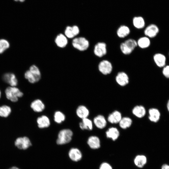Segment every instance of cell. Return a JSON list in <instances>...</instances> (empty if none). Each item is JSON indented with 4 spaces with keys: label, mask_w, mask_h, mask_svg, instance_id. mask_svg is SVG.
I'll use <instances>...</instances> for the list:
<instances>
[{
    "label": "cell",
    "mask_w": 169,
    "mask_h": 169,
    "mask_svg": "<svg viewBox=\"0 0 169 169\" xmlns=\"http://www.w3.org/2000/svg\"><path fill=\"white\" fill-rule=\"evenodd\" d=\"M137 46V41L134 39L129 38L120 44V49L123 54L129 55L132 53Z\"/></svg>",
    "instance_id": "1"
},
{
    "label": "cell",
    "mask_w": 169,
    "mask_h": 169,
    "mask_svg": "<svg viewBox=\"0 0 169 169\" xmlns=\"http://www.w3.org/2000/svg\"><path fill=\"white\" fill-rule=\"evenodd\" d=\"M6 96L8 100L13 102H16L18 98L23 96V93L15 87H8L5 90Z\"/></svg>",
    "instance_id": "2"
},
{
    "label": "cell",
    "mask_w": 169,
    "mask_h": 169,
    "mask_svg": "<svg viewBox=\"0 0 169 169\" xmlns=\"http://www.w3.org/2000/svg\"><path fill=\"white\" fill-rule=\"evenodd\" d=\"M73 135L72 131L69 129H64L61 130L58 134L56 141L57 144L63 145L69 143L72 139Z\"/></svg>",
    "instance_id": "3"
},
{
    "label": "cell",
    "mask_w": 169,
    "mask_h": 169,
    "mask_svg": "<svg viewBox=\"0 0 169 169\" xmlns=\"http://www.w3.org/2000/svg\"><path fill=\"white\" fill-rule=\"evenodd\" d=\"M72 45L75 49L83 51L87 49L89 47L90 43L86 38L80 37L74 38L72 41Z\"/></svg>",
    "instance_id": "4"
},
{
    "label": "cell",
    "mask_w": 169,
    "mask_h": 169,
    "mask_svg": "<svg viewBox=\"0 0 169 169\" xmlns=\"http://www.w3.org/2000/svg\"><path fill=\"white\" fill-rule=\"evenodd\" d=\"M14 145L18 149L25 150L29 148L32 144L29 139L24 136L16 138L14 141Z\"/></svg>",
    "instance_id": "5"
},
{
    "label": "cell",
    "mask_w": 169,
    "mask_h": 169,
    "mask_svg": "<svg viewBox=\"0 0 169 169\" xmlns=\"http://www.w3.org/2000/svg\"><path fill=\"white\" fill-rule=\"evenodd\" d=\"M98 69L101 74L106 75L111 73L113 70V66L110 61L107 60H103L99 63Z\"/></svg>",
    "instance_id": "6"
},
{
    "label": "cell",
    "mask_w": 169,
    "mask_h": 169,
    "mask_svg": "<svg viewBox=\"0 0 169 169\" xmlns=\"http://www.w3.org/2000/svg\"><path fill=\"white\" fill-rule=\"evenodd\" d=\"M107 52L106 44L103 42H99L95 45L94 53L96 56L101 58L106 54Z\"/></svg>",
    "instance_id": "7"
},
{
    "label": "cell",
    "mask_w": 169,
    "mask_h": 169,
    "mask_svg": "<svg viewBox=\"0 0 169 169\" xmlns=\"http://www.w3.org/2000/svg\"><path fill=\"white\" fill-rule=\"evenodd\" d=\"M79 32V29L77 26H67L64 31V35L67 38H72L77 36Z\"/></svg>",
    "instance_id": "8"
},
{
    "label": "cell",
    "mask_w": 169,
    "mask_h": 169,
    "mask_svg": "<svg viewBox=\"0 0 169 169\" xmlns=\"http://www.w3.org/2000/svg\"><path fill=\"white\" fill-rule=\"evenodd\" d=\"M117 83L121 86H124L129 82V78L126 73L124 72H118L115 77Z\"/></svg>",
    "instance_id": "9"
},
{
    "label": "cell",
    "mask_w": 169,
    "mask_h": 169,
    "mask_svg": "<svg viewBox=\"0 0 169 169\" xmlns=\"http://www.w3.org/2000/svg\"><path fill=\"white\" fill-rule=\"evenodd\" d=\"M3 79L11 86L15 87L18 84L17 79L13 73H8L5 74L3 76Z\"/></svg>",
    "instance_id": "10"
},
{
    "label": "cell",
    "mask_w": 169,
    "mask_h": 169,
    "mask_svg": "<svg viewBox=\"0 0 169 169\" xmlns=\"http://www.w3.org/2000/svg\"><path fill=\"white\" fill-rule=\"evenodd\" d=\"M158 31L157 27L155 24H151L146 27L144 30V33L146 36L152 38L156 35Z\"/></svg>",
    "instance_id": "11"
},
{
    "label": "cell",
    "mask_w": 169,
    "mask_h": 169,
    "mask_svg": "<svg viewBox=\"0 0 169 169\" xmlns=\"http://www.w3.org/2000/svg\"><path fill=\"white\" fill-rule=\"evenodd\" d=\"M55 42L57 46L60 48H64L67 45L68 40L64 34L59 33L56 37Z\"/></svg>",
    "instance_id": "12"
},
{
    "label": "cell",
    "mask_w": 169,
    "mask_h": 169,
    "mask_svg": "<svg viewBox=\"0 0 169 169\" xmlns=\"http://www.w3.org/2000/svg\"><path fill=\"white\" fill-rule=\"evenodd\" d=\"M93 122L95 126L100 129L105 127L107 122L105 117L102 115H99L94 119Z\"/></svg>",
    "instance_id": "13"
},
{
    "label": "cell",
    "mask_w": 169,
    "mask_h": 169,
    "mask_svg": "<svg viewBox=\"0 0 169 169\" xmlns=\"http://www.w3.org/2000/svg\"><path fill=\"white\" fill-rule=\"evenodd\" d=\"M122 118L121 114L120 112L117 110H115L109 115L107 120L111 124H117L119 123Z\"/></svg>",
    "instance_id": "14"
},
{
    "label": "cell",
    "mask_w": 169,
    "mask_h": 169,
    "mask_svg": "<svg viewBox=\"0 0 169 169\" xmlns=\"http://www.w3.org/2000/svg\"><path fill=\"white\" fill-rule=\"evenodd\" d=\"M30 106L34 111L37 112L42 111L45 107L44 104L39 99H37L33 101L31 104Z\"/></svg>",
    "instance_id": "15"
},
{
    "label": "cell",
    "mask_w": 169,
    "mask_h": 169,
    "mask_svg": "<svg viewBox=\"0 0 169 169\" xmlns=\"http://www.w3.org/2000/svg\"><path fill=\"white\" fill-rule=\"evenodd\" d=\"M38 126L40 128H44L49 127L50 122L49 118L45 115L38 117L37 120Z\"/></svg>",
    "instance_id": "16"
},
{
    "label": "cell",
    "mask_w": 169,
    "mask_h": 169,
    "mask_svg": "<svg viewBox=\"0 0 169 169\" xmlns=\"http://www.w3.org/2000/svg\"><path fill=\"white\" fill-rule=\"evenodd\" d=\"M69 155L70 159L75 161H79L82 157L81 151L78 149L76 148L71 149L69 151Z\"/></svg>",
    "instance_id": "17"
},
{
    "label": "cell",
    "mask_w": 169,
    "mask_h": 169,
    "mask_svg": "<svg viewBox=\"0 0 169 169\" xmlns=\"http://www.w3.org/2000/svg\"><path fill=\"white\" fill-rule=\"evenodd\" d=\"M106 137L115 141L118 139L120 135L118 129L115 127H111L108 129L106 132Z\"/></svg>",
    "instance_id": "18"
},
{
    "label": "cell",
    "mask_w": 169,
    "mask_h": 169,
    "mask_svg": "<svg viewBox=\"0 0 169 169\" xmlns=\"http://www.w3.org/2000/svg\"><path fill=\"white\" fill-rule=\"evenodd\" d=\"M130 33L129 27L125 25L120 26L116 31V34L120 38H123L127 36Z\"/></svg>",
    "instance_id": "19"
},
{
    "label": "cell",
    "mask_w": 169,
    "mask_h": 169,
    "mask_svg": "<svg viewBox=\"0 0 169 169\" xmlns=\"http://www.w3.org/2000/svg\"><path fill=\"white\" fill-rule=\"evenodd\" d=\"M76 114L78 117L82 119L87 118L89 114V111L86 106L81 105L77 108Z\"/></svg>",
    "instance_id": "20"
},
{
    "label": "cell",
    "mask_w": 169,
    "mask_h": 169,
    "mask_svg": "<svg viewBox=\"0 0 169 169\" xmlns=\"http://www.w3.org/2000/svg\"><path fill=\"white\" fill-rule=\"evenodd\" d=\"M89 146L93 149H97L100 147V141L99 138L95 136L90 137L87 141Z\"/></svg>",
    "instance_id": "21"
},
{
    "label": "cell",
    "mask_w": 169,
    "mask_h": 169,
    "mask_svg": "<svg viewBox=\"0 0 169 169\" xmlns=\"http://www.w3.org/2000/svg\"><path fill=\"white\" fill-rule=\"evenodd\" d=\"M133 114L138 118L143 117L146 113V110L144 106L142 105H136L132 109Z\"/></svg>",
    "instance_id": "22"
},
{
    "label": "cell",
    "mask_w": 169,
    "mask_h": 169,
    "mask_svg": "<svg viewBox=\"0 0 169 169\" xmlns=\"http://www.w3.org/2000/svg\"><path fill=\"white\" fill-rule=\"evenodd\" d=\"M132 23L134 26L138 29L143 28L145 27V24L144 18L140 16L134 17L132 20Z\"/></svg>",
    "instance_id": "23"
},
{
    "label": "cell",
    "mask_w": 169,
    "mask_h": 169,
    "mask_svg": "<svg viewBox=\"0 0 169 169\" xmlns=\"http://www.w3.org/2000/svg\"><path fill=\"white\" fill-rule=\"evenodd\" d=\"M149 116L148 118L151 121L156 122L160 118V113L158 110L155 108H151L149 110Z\"/></svg>",
    "instance_id": "24"
},
{
    "label": "cell",
    "mask_w": 169,
    "mask_h": 169,
    "mask_svg": "<svg viewBox=\"0 0 169 169\" xmlns=\"http://www.w3.org/2000/svg\"><path fill=\"white\" fill-rule=\"evenodd\" d=\"M79 126L82 130H91L93 129L92 121L87 118L82 119L79 123Z\"/></svg>",
    "instance_id": "25"
},
{
    "label": "cell",
    "mask_w": 169,
    "mask_h": 169,
    "mask_svg": "<svg viewBox=\"0 0 169 169\" xmlns=\"http://www.w3.org/2000/svg\"><path fill=\"white\" fill-rule=\"evenodd\" d=\"M136 41L137 46L142 49L148 47L150 44V41L146 36L141 37Z\"/></svg>",
    "instance_id": "26"
},
{
    "label": "cell",
    "mask_w": 169,
    "mask_h": 169,
    "mask_svg": "<svg viewBox=\"0 0 169 169\" xmlns=\"http://www.w3.org/2000/svg\"><path fill=\"white\" fill-rule=\"evenodd\" d=\"M135 165L140 168L143 167L147 162V158L143 155H138L137 156L134 160Z\"/></svg>",
    "instance_id": "27"
},
{
    "label": "cell",
    "mask_w": 169,
    "mask_h": 169,
    "mask_svg": "<svg viewBox=\"0 0 169 169\" xmlns=\"http://www.w3.org/2000/svg\"><path fill=\"white\" fill-rule=\"evenodd\" d=\"M154 60L156 64L159 67L164 66L165 64L166 58L162 54H157L154 56Z\"/></svg>",
    "instance_id": "28"
},
{
    "label": "cell",
    "mask_w": 169,
    "mask_h": 169,
    "mask_svg": "<svg viewBox=\"0 0 169 169\" xmlns=\"http://www.w3.org/2000/svg\"><path fill=\"white\" fill-rule=\"evenodd\" d=\"M132 122L131 118L125 117L121 118L119 123L120 127L123 129H126L131 126Z\"/></svg>",
    "instance_id": "29"
},
{
    "label": "cell",
    "mask_w": 169,
    "mask_h": 169,
    "mask_svg": "<svg viewBox=\"0 0 169 169\" xmlns=\"http://www.w3.org/2000/svg\"><path fill=\"white\" fill-rule=\"evenodd\" d=\"M35 78L37 82L38 81L41 77V74L38 67L35 65H31L29 68V70Z\"/></svg>",
    "instance_id": "30"
},
{
    "label": "cell",
    "mask_w": 169,
    "mask_h": 169,
    "mask_svg": "<svg viewBox=\"0 0 169 169\" xmlns=\"http://www.w3.org/2000/svg\"><path fill=\"white\" fill-rule=\"evenodd\" d=\"M11 112V108L6 105L0 106V116L4 117H8Z\"/></svg>",
    "instance_id": "31"
},
{
    "label": "cell",
    "mask_w": 169,
    "mask_h": 169,
    "mask_svg": "<svg viewBox=\"0 0 169 169\" xmlns=\"http://www.w3.org/2000/svg\"><path fill=\"white\" fill-rule=\"evenodd\" d=\"M65 119V115L60 111L55 112L54 115V120L56 123L60 124L64 121Z\"/></svg>",
    "instance_id": "32"
},
{
    "label": "cell",
    "mask_w": 169,
    "mask_h": 169,
    "mask_svg": "<svg viewBox=\"0 0 169 169\" xmlns=\"http://www.w3.org/2000/svg\"><path fill=\"white\" fill-rule=\"evenodd\" d=\"M10 44L9 42L4 39H0V54L3 53L9 48Z\"/></svg>",
    "instance_id": "33"
},
{
    "label": "cell",
    "mask_w": 169,
    "mask_h": 169,
    "mask_svg": "<svg viewBox=\"0 0 169 169\" xmlns=\"http://www.w3.org/2000/svg\"><path fill=\"white\" fill-rule=\"evenodd\" d=\"M24 77L31 83L33 84L37 82L35 78L29 70L25 72Z\"/></svg>",
    "instance_id": "34"
},
{
    "label": "cell",
    "mask_w": 169,
    "mask_h": 169,
    "mask_svg": "<svg viewBox=\"0 0 169 169\" xmlns=\"http://www.w3.org/2000/svg\"><path fill=\"white\" fill-rule=\"evenodd\" d=\"M99 169H112V168L109 164L104 162L100 165Z\"/></svg>",
    "instance_id": "35"
},
{
    "label": "cell",
    "mask_w": 169,
    "mask_h": 169,
    "mask_svg": "<svg viewBox=\"0 0 169 169\" xmlns=\"http://www.w3.org/2000/svg\"><path fill=\"white\" fill-rule=\"evenodd\" d=\"M163 73L165 77L169 78V66H167L164 68Z\"/></svg>",
    "instance_id": "36"
},
{
    "label": "cell",
    "mask_w": 169,
    "mask_h": 169,
    "mask_svg": "<svg viewBox=\"0 0 169 169\" xmlns=\"http://www.w3.org/2000/svg\"><path fill=\"white\" fill-rule=\"evenodd\" d=\"M161 169H169V165L167 164H164L162 165Z\"/></svg>",
    "instance_id": "37"
},
{
    "label": "cell",
    "mask_w": 169,
    "mask_h": 169,
    "mask_svg": "<svg viewBox=\"0 0 169 169\" xmlns=\"http://www.w3.org/2000/svg\"><path fill=\"white\" fill-rule=\"evenodd\" d=\"M8 169H20L16 166H13L10 167V168H8Z\"/></svg>",
    "instance_id": "38"
},
{
    "label": "cell",
    "mask_w": 169,
    "mask_h": 169,
    "mask_svg": "<svg viewBox=\"0 0 169 169\" xmlns=\"http://www.w3.org/2000/svg\"><path fill=\"white\" fill-rule=\"evenodd\" d=\"M15 1H19L21 2H23L25 1V0H14Z\"/></svg>",
    "instance_id": "39"
},
{
    "label": "cell",
    "mask_w": 169,
    "mask_h": 169,
    "mask_svg": "<svg viewBox=\"0 0 169 169\" xmlns=\"http://www.w3.org/2000/svg\"><path fill=\"white\" fill-rule=\"evenodd\" d=\"M167 109L169 111V100L167 104Z\"/></svg>",
    "instance_id": "40"
},
{
    "label": "cell",
    "mask_w": 169,
    "mask_h": 169,
    "mask_svg": "<svg viewBox=\"0 0 169 169\" xmlns=\"http://www.w3.org/2000/svg\"><path fill=\"white\" fill-rule=\"evenodd\" d=\"M1 91H0V97H1Z\"/></svg>",
    "instance_id": "41"
}]
</instances>
